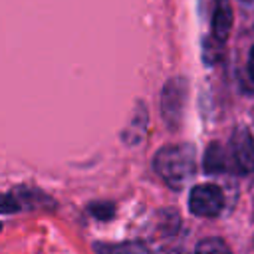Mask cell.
<instances>
[{"label": "cell", "instance_id": "obj_13", "mask_svg": "<svg viewBox=\"0 0 254 254\" xmlns=\"http://www.w3.org/2000/svg\"><path fill=\"white\" fill-rule=\"evenodd\" d=\"M163 254H183V252H179V250H171V252H163Z\"/></svg>", "mask_w": 254, "mask_h": 254}, {"label": "cell", "instance_id": "obj_4", "mask_svg": "<svg viewBox=\"0 0 254 254\" xmlns=\"http://www.w3.org/2000/svg\"><path fill=\"white\" fill-rule=\"evenodd\" d=\"M230 157L242 175L254 173V139L246 127H238L230 137Z\"/></svg>", "mask_w": 254, "mask_h": 254}, {"label": "cell", "instance_id": "obj_1", "mask_svg": "<svg viewBox=\"0 0 254 254\" xmlns=\"http://www.w3.org/2000/svg\"><path fill=\"white\" fill-rule=\"evenodd\" d=\"M153 165L171 189H183L194 175V149L189 143L167 145L159 149Z\"/></svg>", "mask_w": 254, "mask_h": 254}, {"label": "cell", "instance_id": "obj_6", "mask_svg": "<svg viewBox=\"0 0 254 254\" xmlns=\"http://www.w3.org/2000/svg\"><path fill=\"white\" fill-rule=\"evenodd\" d=\"M202 169L208 175H220V173L228 171V155L220 143H210L206 147L204 159H202Z\"/></svg>", "mask_w": 254, "mask_h": 254}, {"label": "cell", "instance_id": "obj_12", "mask_svg": "<svg viewBox=\"0 0 254 254\" xmlns=\"http://www.w3.org/2000/svg\"><path fill=\"white\" fill-rule=\"evenodd\" d=\"M246 69H248V77H250V81L254 83V46L250 48V54H248V65H246Z\"/></svg>", "mask_w": 254, "mask_h": 254}, {"label": "cell", "instance_id": "obj_5", "mask_svg": "<svg viewBox=\"0 0 254 254\" xmlns=\"http://www.w3.org/2000/svg\"><path fill=\"white\" fill-rule=\"evenodd\" d=\"M232 28V8L228 0H216L212 8V18H210V30L212 38L224 42L230 34Z\"/></svg>", "mask_w": 254, "mask_h": 254}, {"label": "cell", "instance_id": "obj_11", "mask_svg": "<svg viewBox=\"0 0 254 254\" xmlns=\"http://www.w3.org/2000/svg\"><path fill=\"white\" fill-rule=\"evenodd\" d=\"M220 44H222V42L216 40V38H210L208 42H204V62H206V64L212 65V64L220 58V48H218Z\"/></svg>", "mask_w": 254, "mask_h": 254}, {"label": "cell", "instance_id": "obj_9", "mask_svg": "<svg viewBox=\"0 0 254 254\" xmlns=\"http://www.w3.org/2000/svg\"><path fill=\"white\" fill-rule=\"evenodd\" d=\"M196 254H232L220 238H206L196 244Z\"/></svg>", "mask_w": 254, "mask_h": 254}, {"label": "cell", "instance_id": "obj_3", "mask_svg": "<svg viewBox=\"0 0 254 254\" xmlns=\"http://www.w3.org/2000/svg\"><path fill=\"white\" fill-rule=\"evenodd\" d=\"M224 206L222 190L216 185H196L189 194V208L196 216H216Z\"/></svg>", "mask_w": 254, "mask_h": 254}, {"label": "cell", "instance_id": "obj_8", "mask_svg": "<svg viewBox=\"0 0 254 254\" xmlns=\"http://www.w3.org/2000/svg\"><path fill=\"white\" fill-rule=\"evenodd\" d=\"M97 254H145L137 244H97Z\"/></svg>", "mask_w": 254, "mask_h": 254}, {"label": "cell", "instance_id": "obj_10", "mask_svg": "<svg viewBox=\"0 0 254 254\" xmlns=\"http://www.w3.org/2000/svg\"><path fill=\"white\" fill-rule=\"evenodd\" d=\"M87 210H89V214H91L93 218H97V220H109V218H113V214H115V206H113L109 200L91 202V204L87 206Z\"/></svg>", "mask_w": 254, "mask_h": 254}, {"label": "cell", "instance_id": "obj_2", "mask_svg": "<svg viewBox=\"0 0 254 254\" xmlns=\"http://www.w3.org/2000/svg\"><path fill=\"white\" fill-rule=\"evenodd\" d=\"M189 85L185 77H171L161 91V115L169 129H179L183 123L185 107H187Z\"/></svg>", "mask_w": 254, "mask_h": 254}, {"label": "cell", "instance_id": "obj_7", "mask_svg": "<svg viewBox=\"0 0 254 254\" xmlns=\"http://www.w3.org/2000/svg\"><path fill=\"white\" fill-rule=\"evenodd\" d=\"M145 131H147V109H145L143 103H139L131 121H129V125H127V129H125V133H123V139L129 145H135L145 135Z\"/></svg>", "mask_w": 254, "mask_h": 254}]
</instances>
